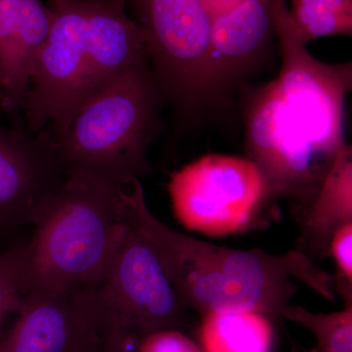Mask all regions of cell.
Listing matches in <instances>:
<instances>
[{
	"label": "cell",
	"instance_id": "9",
	"mask_svg": "<svg viewBox=\"0 0 352 352\" xmlns=\"http://www.w3.org/2000/svg\"><path fill=\"white\" fill-rule=\"evenodd\" d=\"M252 161L265 178L268 194L311 204L333 163L317 152L294 119L276 82L263 88L248 115Z\"/></svg>",
	"mask_w": 352,
	"mask_h": 352
},
{
	"label": "cell",
	"instance_id": "8",
	"mask_svg": "<svg viewBox=\"0 0 352 352\" xmlns=\"http://www.w3.org/2000/svg\"><path fill=\"white\" fill-rule=\"evenodd\" d=\"M53 13L50 34L34 60L25 99L27 127L63 131L78 107L85 71L87 0H48Z\"/></svg>",
	"mask_w": 352,
	"mask_h": 352
},
{
	"label": "cell",
	"instance_id": "12",
	"mask_svg": "<svg viewBox=\"0 0 352 352\" xmlns=\"http://www.w3.org/2000/svg\"><path fill=\"white\" fill-rule=\"evenodd\" d=\"M126 6V0H87L85 71L76 112L109 83L149 60L144 32L127 16Z\"/></svg>",
	"mask_w": 352,
	"mask_h": 352
},
{
	"label": "cell",
	"instance_id": "14",
	"mask_svg": "<svg viewBox=\"0 0 352 352\" xmlns=\"http://www.w3.org/2000/svg\"><path fill=\"white\" fill-rule=\"evenodd\" d=\"M352 222V154L344 146L324 178L320 189L302 220L296 251L314 259L330 250L333 234Z\"/></svg>",
	"mask_w": 352,
	"mask_h": 352
},
{
	"label": "cell",
	"instance_id": "2",
	"mask_svg": "<svg viewBox=\"0 0 352 352\" xmlns=\"http://www.w3.org/2000/svg\"><path fill=\"white\" fill-rule=\"evenodd\" d=\"M34 226L20 296L96 286L126 230V203L120 189L69 175Z\"/></svg>",
	"mask_w": 352,
	"mask_h": 352
},
{
	"label": "cell",
	"instance_id": "7",
	"mask_svg": "<svg viewBox=\"0 0 352 352\" xmlns=\"http://www.w3.org/2000/svg\"><path fill=\"white\" fill-rule=\"evenodd\" d=\"M144 32L157 90L180 103L208 94L214 14L206 0H126Z\"/></svg>",
	"mask_w": 352,
	"mask_h": 352
},
{
	"label": "cell",
	"instance_id": "23",
	"mask_svg": "<svg viewBox=\"0 0 352 352\" xmlns=\"http://www.w3.org/2000/svg\"><path fill=\"white\" fill-rule=\"evenodd\" d=\"M242 1L244 0H206L210 11L214 14V17L217 14L224 12Z\"/></svg>",
	"mask_w": 352,
	"mask_h": 352
},
{
	"label": "cell",
	"instance_id": "15",
	"mask_svg": "<svg viewBox=\"0 0 352 352\" xmlns=\"http://www.w3.org/2000/svg\"><path fill=\"white\" fill-rule=\"evenodd\" d=\"M203 352H270L273 330L270 319L254 312H221L203 317Z\"/></svg>",
	"mask_w": 352,
	"mask_h": 352
},
{
	"label": "cell",
	"instance_id": "25",
	"mask_svg": "<svg viewBox=\"0 0 352 352\" xmlns=\"http://www.w3.org/2000/svg\"><path fill=\"white\" fill-rule=\"evenodd\" d=\"M99 352H127L124 351H120V349H112V347H108L105 346H102L100 351Z\"/></svg>",
	"mask_w": 352,
	"mask_h": 352
},
{
	"label": "cell",
	"instance_id": "13",
	"mask_svg": "<svg viewBox=\"0 0 352 352\" xmlns=\"http://www.w3.org/2000/svg\"><path fill=\"white\" fill-rule=\"evenodd\" d=\"M276 1L244 0L214 16L208 65V94L233 82L267 50L275 34Z\"/></svg>",
	"mask_w": 352,
	"mask_h": 352
},
{
	"label": "cell",
	"instance_id": "4",
	"mask_svg": "<svg viewBox=\"0 0 352 352\" xmlns=\"http://www.w3.org/2000/svg\"><path fill=\"white\" fill-rule=\"evenodd\" d=\"M95 289L103 346L135 352L148 336L184 327L188 309L154 245L127 219L107 273Z\"/></svg>",
	"mask_w": 352,
	"mask_h": 352
},
{
	"label": "cell",
	"instance_id": "5",
	"mask_svg": "<svg viewBox=\"0 0 352 352\" xmlns=\"http://www.w3.org/2000/svg\"><path fill=\"white\" fill-rule=\"evenodd\" d=\"M173 212L189 230L226 236L248 228L268 194L252 160L207 155L170 176Z\"/></svg>",
	"mask_w": 352,
	"mask_h": 352
},
{
	"label": "cell",
	"instance_id": "11",
	"mask_svg": "<svg viewBox=\"0 0 352 352\" xmlns=\"http://www.w3.org/2000/svg\"><path fill=\"white\" fill-rule=\"evenodd\" d=\"M66 178L46 129L0 126V237L34 224Z\"/></svg>",
	"mask_w": 352,
	"mask_h": 352
},
{
	"label": "cell",
	"instance_id": "16",
	"mask_svg": "<svg viewBox=\"0 0 352 352\" xmlns=\"http://www.w3.org/2000/svg\"><path fill=\"white\" fill-rule=\"evenodd\" d=\"M289 16L305 44L323 36L352 34V0H292Z\"/></svg>",
	"mask_w": 352,
	"mask_h": 352
},
{
	"label": "cell",
	"instance_id": "3",
	"mask_svg": "<svg viewBox=\"0 0 352 352\" xmlns=\"http://www.w3.org/2000/svg\"><path fill=\"white\" fill-rule=\"evenodd\" d=\"M157 97L144 61L85 102L63 131L50 135L66 175L122 189L149 173L147 150L157 131Z\"/></svg>",
	"mask_w": 352,
	"mask_h": 352
},
{
	"label": "cell",
	"instance_id": "24",
	"mask_svg": "<svg viewBox=\"0 0 352 352\" xmlns=\"http://www.w3.org/2000/svg\"><path fill=\"white\" fill-rule=\"evenodd\" d=\"M0 107L4 109V110H7L6 97V95H4V92L2 91L1 88H0Z\"/></svg>",
	"mask_w": 352,
	"mask_h": 352
},
{
	"label": "cell",
	"instance_id": "22",
	"mask_svg": "<svg viewBox=\"0 0 352 352\" xmlns=\"http://www.w3.org/2000/svg\"><path fill=\"white\" fill-rule=\"evenodd\" d=\"M135 352H203L182 331L166 330L152 333L139 344Z\"/></svg>",
	"mask_w": 352,
	"mask_h": 352
},
{
	"label": "cell",
	"instance_id": "10",
	"mask_svg": "<svg viewBox=\"0 0 352 352\" xmlns=\"http://www.w3.org/2000/svg\"><path fill=\"white\" fill-rule=\"evenodd\" d=\"M0 352H99L103 346L95 286L21 296Z\"/></svg>",
	"mask_w": 352,
	"mask_h": 352
},
{
	"label": "cell",
	"instance_id": "19",
	"mask_svg": "<svg viewBox=\"0 0 352 352\" xmlns=\"http://www.w3.org/2000/svg\"><path fill=\"white\" fill-rule=\"evenodd\" d=\"M53 13L41 0H22L18 29V55L21 74L30 85L34 60L50 34Z\"/></svg>",
	"mask_w": 352,
	"mask_h": 352
},
{
	"label": "cell",
	"instance_id": "20",
	"mask_svg": "<svg viewBox=\"0 0 352 352\" xmlns=\"http://www.w3.org/2000/svg\"><path fill=\"white\" fill-rule=\"evenodd\" d=\"M27 252L28 243L17 242L0 254V323L19 305L20 283Z\"/></svg>",
	"mask_w": 352,
	"mask_h": 352
},
{
	"label": "cell",
	"instance_id": "17",
	"mask_svg": "<svg viewBox=\"0 0 352 352\" xmlns=\"http://www.w3.org/2000/svg\"><path fill=\"white\" fill-rule=\"evenodd\" d=\"M22 0H0V88L7 110L24 107L29 85L21 74L18 29Z\"/></svg>",
	"mask_w": 352,
	"mask_h": 352
},
{
	"label": "cell",
	"instance_id": "26",
	"mask_svg": "<svg viewBox=\"0 0 352 352\" xmlns=\"http://www.w3.org/2000/svg\"></svg>",
	"mask_w": 352,
	"mask_h": 352
},
{
	"label": "cell",
	"instance_id": "1",
	"mask_svg": "<svg viewBox=\"0 0 352 352\" xmlns=\"http://www.w3.org/2000/svg\"><path fill=\"white\" fill-rule=\"evenodd\" d=\"M120 195L126 219L154 245L185 307L201 318L221 312H254L281 323L296 294V281L335 300L333 278L302 252L242 251L183 235L152 214L138 178L120 189Z\"/></svg>",
	"mask_w": 352,
	"mask_h": 352
},
{
	"label": "cell",
	"instance_id": "18",
	"mask_svg": "<svg viewBox=\"0 0 352 352\" xmlns=\"http://www.w3.org/2000/svg\"><path fill=\"white\" fill-rule=\"evenodd\" d=\"M283 319L314 333L316 347L309 352H352V305L333 314H314L289 305L284 309Z\"/></svg>",
	"mask_w": 352,
	"mask_h": 352
},
{
	"label": "cell",
	"instance_id": "6",
	"mask_svg": "<svg viewBox=\"0 0 352 352\" xmlns=\"http://www.w3.org/2000/svg\"><path fill=\"white\" fill-rule=\"evenodd\" d=\"M282 67L276 85L294 119L317 152L333 163L346 146L342 138L344 95L351 85L349 65L332 66L315 59L296 36L286 0L274 8Z\"/></svg>",
	"mask_w": 352,
	"mask_h": 352
},
{
	"label": "cell",
	"instance_id": "21",
	"mask_svg": "<svg viewBox=\"0 0 352 352\" xmlns=\"http://www.w3.org/2000/svg\"><path fill=\"white\" fill-rule=\"evenodd\" d=\"M338 267L336 289H342L346 305H352V222L340 226L333 234L330 250Z\"/></svg>",
	"mask_w": 352,
	"mask_h": 352
}]
</instances>
